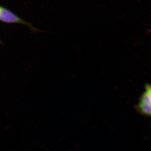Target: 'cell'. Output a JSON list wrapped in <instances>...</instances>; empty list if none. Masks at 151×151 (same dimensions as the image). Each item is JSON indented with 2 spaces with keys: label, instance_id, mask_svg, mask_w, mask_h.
I'll return each mask as SVG.
<instances>
[{
  "label": "cell",
  "instance_id": "cell-1",
  "mask_svg": "<svg viewBox=\"0 0 151 151\" xmlns=\"http://www.w3.org/2000/svg\"><path fill=\"white\" fill-rule=\"evenodd\" d=\"M0 21L8 23H18L26 25L35 30L34 27L27 22L24 21L9 10L0 6Z\"/></svg>",
  "mask_w": 151,
  "mask_h": 151
},
{
  "label": "cell",
  "instance_id": "cell-2",
  "mask_svg": "<svg viewBox=\"0 0 151 151\" xmlns=\"http://www.w3.org/2000/svg\"><path fill=\"white\" fill-rule=\"evenodd\" d=\"M136 108L142 115L151 117V104L144 93L140 98Z\"/></svg>",
  "mask_w": 151,
  "mask_h": 151
},
{
  "label": "cell",
  "instance_id": "cell-3",
  "mask_svg": "<svg viewBox=\"0 0 151 151\" xmlns=\"http://www.w3.org/2000/svg\"><path fill=\"white\" fill-rule=\"evenodd\" d=\"M144 94H145L146 97L147 98L149 102L151 104V85L150 84H147L146 85L145 88V91L144 92Z\"/></svg>",
  "mask_w": 151,
  "mask_h": 151
},
{
  "label": "cell",
  "instance_id": "cell-4",
  "mask_svg": "<svg viewBox=\"0 0 151 151\" xmlns=\"http://www.w3.org/2000/svg\"><path fill=\"white\" fill-rule=\"evenodd\" d=\"M0 42H1V39H0Z\"/></svg>",
  "mask_w": 151,
  "mask_h": 151
}]
</instances>
